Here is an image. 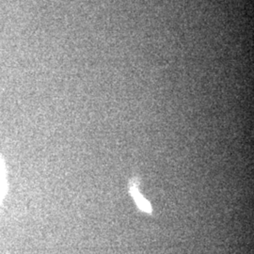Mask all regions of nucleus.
Wrapping results in <instances>:
<instances>
[{"label": "nucleus", "instance_id": "f257e3e1", "mask_svg": "<svg viewBox=\"0 0 254 254\" xmlns=\"http://www.w3.org/2000/svg\"><path fill=\"white\" fill-rule=\"evenodd\" d=\"M138 186H139V181L137 178H133L131 181L129 182V191L133 197L134 200L136 201L137 207L140 209L141 211L151 214L153 209L148 200L142 197V195L139 193L138 190Z\"/></svg>", "mask_w": 254, "mask_h": 254}, {"label": "nucleus", "instance_id": "f03ea898", "mask_svg": "<svg viewBox=\"0 0 254 254\" xmlns=\"http://www.w3.org/2000/svg\"><path fill=\"white\" fill-rule=\"evenodd\" d=\"M7 174H6V166L4 160L0 157V204L7 191Z\"/></svg>", "mask_w": 254, "mask_h": 254}]
</instances>
